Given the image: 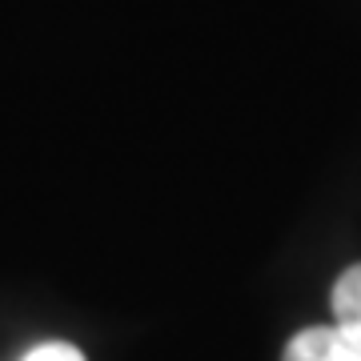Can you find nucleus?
<instances>
[{
	"mask_svg": "<svg viewBox=\"0 0 361 361\" xmlns=\"http://www.w3.org/2000/svg\"><path fill=\"white\" fill-rule=\"evenodd\" d=\"M281 361H361V337L341 325H313L289 337Z\"/></svg>",
	"mask_w": 361,
	"mask_h": 361,
	"instance_id": "f257e3e1",
	"label": "nucleus"
},
{
	"mask_svg": "<svg viewBox=\"0 0 361 361\" xmlns=\"http://www.w3.org/2000/svg\"><path fill=\"white\" fill-rule=\"evenodd\" d=\"M329 305H334V325L361 337V265H349L334 281Z\"/></svg>",
	"mask_w": 361,
	"mask_h": 361,
	"instance_id": "f03ea898",
	"label": "nucleus"
},
{
	"mask_svg": "<svg viewBox=\"0 0 361 361\" xmlns=\"http://www.w3.org/2000/svg\"><path fill=\"white\" fill-rule=\"evenodd\" d=\"M25 361H85L77 345H65V341H49V345H37Z\"/></svg>",
	"mask_w": 361,
	"mask_h": 361,
	"instance_id": "7ed1b4c3",
	"label": "nucleus"
}]
</instances>
